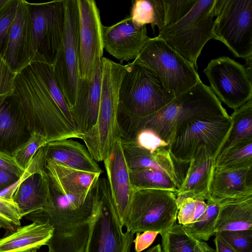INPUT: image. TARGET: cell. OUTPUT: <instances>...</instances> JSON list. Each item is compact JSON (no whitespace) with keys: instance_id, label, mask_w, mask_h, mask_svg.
I'll list each match as a JSON object with an SVG mask.
<instances>
[{"instance_id":"6da1fadb","label":"cell","mask_w":252,"mask_h":252,"mask_svg":"<svg viewBox=\"0 0 252 252\" xmlns=\"http://www.w3.org/2000/svg\"><path fill=\"white\" fill-rule=\"evenodd\" d=\"M13 94L31 133H41L48 143L69 138L81 139L82 134L69 122L53 99L32 59L16 71Z\"/></svg>"},{"instance_id":"7a4b0ae2","label":"cell","mask_w":252,"mask_h":252,"mask_svg":"<svg viewBox=\"0 0 252 252\" xmlns=\"http://www.w3.org/2000/svg\"><path fill=\"white\" fill-rule=\"evenodd\" d=\"M94 189L82 205L79 196L51 187V203L24 217L32 222H48L53 226L47 252H84L90 230Z\"/></svg>"},{"instance_id":"3957f363","label":"cell","mask_w":252,"mask_h":252,"mask_svg":"<svg viewBox=\"0 0 252 252\" xmlns=\"http://www.w3.org/2000/svg\"><path fill=\"white\" fill-rule=\"evenodd\" d=\"M215 116L229 115L210 87L201 80L151 116L124 117L121 130L122 136L129 139L142 129H150L169 144L175 130L183 123Z\"/></svg>"},{"instance_id":"277c9868","label":"cell","mask_w":252,"mask_h":252,"mask_svg":"<svg viewBox=\"0 0 252 252\" xmlns=\"http://www.w3.org/2000/svg\"><path fill=\"white\" fill-rule=\"evenodd\" d=\"M102 80L98 114L94 126L83 134L90 154L96 161H103L116 138L121 136L118 121L119 92L127 64L103 57Z\"/></svg>"},{"instance_id":"5b68a950","label":"cell","mask_w":252,"mask_h":252,"mask_svg":"<svg viewBox=\"0 0 252 252\" xmlns=\"http://www.w3.org/2000/svg\"><path fill=\"white\" fill-rule=\"evenodd\" d=\"M126 64L119 92L118 115L146 118L159 111L176 97L152 70L133 62Z\"/></svg>"},{"instance_id":"8992f818","label":"cell","mask_w":252,"mask_h":252,"mask_svg":"<svg viewBox=\"0 0 252 252\" xmlns=\"http://www.w3.org/2000/svg\"><path fill=\"white\" fill-rule=\"evenodd\" d=\"M107 179L99 178L94 190L90 230L83 252H131L134 233L124 232Z\"/></svg>"},{"instance_id":"52a82bcc","label":"cell","mask_w":252,"mask_h":252,"mask_svg":"<svg viewBox=\"0 0 252 252\" xmlns=\"http://www.w3.org/2000/svg\"><path fill=\"white\" fill-rule=\"evenodd\" d=\"M216 0H196L189 10L175 23L159 31L167 44L197 70V59L206 43L214 39Z\"/></svg>"},{"instance_id":"ba28073f","label":"cell","mask_w":252,"mask_h":252,"mask_svg":"<svg viewBox=\"0 0 252 252\" xmlns=\"http://www.w3.org/2000/svg\"><path fill=\"white\" fill-rule=\"evenodd\" d=\"M132 62L154 72L164 88L176 97L201 81L195 67L159 35L148 38Z\"/></svg>"},{"instance_id":"9c48e42d","label":"cell","mask_w":252,"mask_h":252,"mask_svg":"<svg viewBox=\"0 0 252 252\" xmlns=\"http://www.w3.org/2000/svg\"><path fill=\"white\" fill-rule=\"evenodd\" d=\"M229 116L196 119L183 123L175 130L168 144L169 151L180 163H188L198 152L205 149L215 159L230 131Z\"/></svg>"},{"instance_id":"30bf717a","label":"cell","mask_w":252,"mask_h":252,"mask_svg":"<svg viewBox=\"0 0 252 252\" xmlns=\"http://www.w3.org/2000/svg\"><path fill=\"white\" fill-rule=\"evenodd\" d=\"M27 3L29 23L23 62L25 63L37 53L53 65L64 32L65 12L63 0Z\"/></svg>"},{"instance_id":"8fae6325","label":"cell","mask_w":252,"mask_h":252,"mask_svg":"<svg viewBox=\"0 0 252 252\" xmlns=\"http://www.w3.org/2000/svg\"><path fill=\"white\" fill-rule=\"evenodd\" d=\"M178 212L176 192L158 189L136 190L124 226L134 234L153 231L160 234L176 221Z\"/></svg>"},{"instance_id":"7c38bea8","label":"cell","mask_w":252,"mask_h":252,"mask_svg":"<svg viewBox=\"0 0 252 252\" xmlns=\"http://www.w3.org/2000/svg\"><path fill=\"white\" fill-rule=\"evenodd\" d=\"M214 39L237 58L252 55V0H216Z\"/></svg>"},{"instance_id":"4fadbf2b","label":"cell","mask_w":252,"mask_h":252,"mask_svg":"<svg viewBox=\"0 0 252 252\" xmlns=\"http://www.w3.org/2000/svg\"><path fill=\"white\" fill-rule=\"evenodd\" d=\"M65 25L62 42L53 64L56 80L70 109L75 103L79 74V13L77 0H63Z\"/></svg>"},{"instance_id":"5bb4252c","label":"cell","mask_w":252,"mask_h":252,"mask_svg":"<svg viewBox=\"0 0 252 252\" xmlns=\"http://www.w3.org/2000/svg\"><path fill=\"white\" fill-rule=\"evenodd\" d=\"M220 101L234 110L252 99V78L244 65L227 56L211 60L203 70Z\"/></svg>"},{"instance_id":"9a60e30c","label":"cell","mask_w":252,"mask_h":252,"mask_svg":"<svg viewBox=\"0 0 252 252\" xmlns=\"http://www.w3.org/2000/svg\"><path fill=\"white\" fill-rule=\"evenodd\" d=\"M79 13V74L93 78L103 54L102 27L99 10L94 0H77Z\"/></svg>"},{"instance_id":"2e32d148","label":"cell","mask_w":252,"mask_h":252,"mask_svg":"<svg viewBox=\"0 0 252 252\" xmlns=\"http://www.w3.org/2000/svg\"><path fill=\"white\" fill-rule=\"evenodd\" d=\"M41 162L32 158L22 176L6 188L4 194L17 205L21 219L41 210L52 201L50 182Z\"/></svg>"},{"instance_id":"e0dca14e","label":"cell","mask_w":252,"mask_h":252,"mask_svg":"<svg viewBox=\"0 0 252 252\" xmlns=\"http://www.w3.org/2000/svg\"><path fill=\"white\" fill-rule=\"evenodd\" d=\"M103 162L113 204L124 226L135 190L123 153L121 136L117 138Z\"/></svg>"},{"instance_id":"ac0fdd59","label":"cell","mask_w":252,"mask_h":252,"mask_svg":"<svg viewBox=\"0 0 252 252\" xmlns=\"http://www.w3.org/2000/svg\"><path fill=\"white\" fill-rule=\"evenodd\" d=\"M149 38L146 26L137 29L129 16L112 26L102 27L104 49L121 64L136 59Z\"/></svg>"},{"instance_id":"d6986e66","label":"cell","mask_w":252,"mask_h":252,"mask_svg":"<svg viewBox=\"0 0 252 252\" xmlns=\"http://www.w3.org/2000/svg\"><path fill=\"white\" fill-rule=\"evenodd\" d=\"M102 80L101 62L91 80L79 78L75 103L70 109L75 125L82 134L95 124L99 111Z\"/></svg>"},{"instance_id":"ffe728a7","label":"cell","mask_w":252,"mask_h":252,"mask_svg":"<svg viewBox=\"0 0 252 252\" xmlns=\"http://www.w3.org/2000/svg\"><path fill=\"white\" fill-rule=\"evenodd\" d=\"M123 153L130 171L153 168L167 174L178 186L180 184V164L171 156L168 147L152 153L132 140L122 139Z\"/></svg>"},{"instance_id":"44dd1931","label":"cell","mask_w":252,"mask_h":252,"mask_svg":"<svg viewBox=\"0 0 252 252\" xmlns=\"http://www.w3.org/2000/svg\"><path fill=\"white\" fill-rule=\"evenodd\" d=\"M30 135L16 96H0V151L12 154Z\"/></svg>"},{"instance_id":"7402d4cb","label":"cell","mask_w":252,"mask_h":252,"mask_svg":"<svg viewBox=\"0 0 252 252\" xmlns=\"http://www.w3.org/2000/svg\"><path fill=\"white\" fill-rule=\"evenodd\" d=\"M250 196H252V167L225 170L214 166L209 186L208 200L220 202Z\"/></svg>"},{"instance_id":"603a6c76","label":"cell","mask_w":252,"mask_h":252,"mask_svg":"<svg viewBox=\"0 0 252 252\" xmlns=\"http://www.w3.org/2000/svg\"><path fill=\"white\" fill-rule=\"evenodd\" d=\"M215 158L204 150L199 151L189 164L184 180L176 192V203L179 209L186 198L208 200V189Z\"/></svg>"},{"instance_id":"cb8c5ba5","label":"cell","mask_w":252,"mask_h":252,"mask_svg":"<svg viewBox=\"0 0 252 252\" xmlns=\"http://www.w3.org/2000/svg\"><path fill=\"white\" fill-rule=\"evenodd\" d=\"M44 149L46 160L84 171L103 172L86 146L72 138L49 142Z\"/></svg>"},{"instance_id":"d4e9b609","label":"cell","mask_w":252,"mask_h":252,"mask_svg":"<svg viewBox=\"0 0 252 252\" xmlns=\"http://www.w3.org/2000/svg\"><path fill=\"white\" fill-rule=\"evenodd\" d=\"M53 231L48 222L33 221L21 226L0 238V252H36L47 245Z\"/></svg>"},{"instance_id":"484cf974","label":"cell","mask_w":252,"mask_h":252,"mask_svg":"<svg viewBox=\"0 0 252 252\" xmlns=\"http://www.w3.org/2000/svg\"><path fill=\"white\" fill-rule=\"evenodd\" d=\"M45 170L50 184L87 197L96 186L101 174L72 168L46 159Z\"/></svg>"},{"instance_id":"4316f807","label":"cell","mask_w":252,"mask_h":252,"mask_svg":"<svg viewBox=\"0 0 252 252\" xmlns=\"http://www.w3.org/2000/svg\"><path fill=\"white\" fill-rule=\"evenodd\" d=\"M215 232L252 229V196L220 202Z\"/></svg>"},{"instance_id":"83f0119b","label":"cell","mask_w":252,"mask_h":252,"mask_svg":"<svg viewBox=\"0 0 252 252\" xmlns=\"http://www.w3.org/2000/svg\"><path fill=\"white\" fill-rule=\"evenodd\" d=\"M29 23L28 3L24 0H18L16 15L3 54L11 68L15 72L22 65Z\"/></svg>"},{"instance_id":"f1b7e54d","label":"cell","mask_w":252,"mask_h":252,"mask_svg":"<svg viewBox=\"0 0 252 252\" xmlns=\"http://www.w3.org/2000/svg\"><path fill=\"white\" fill-rule=\"evenodd\" d=\"M131 3L129 16L137 29L150 24L154 32L156 26L159 31L164 28V10L162 0H134Z\"/></svg>"},{"instance_id":"f546056e","label":"cell","mask_w":252,"mask_h":252,"mask_svg":"<svg viewBox=\"0 0 252 252\" xmlns=\"http://www.w3.org/2000/svg\"><path fill=\"white\" fill-rule=\"evenodd\" d=\"M229 116L231 128L217 156L237 143L252 140V99L235 109Z\"/></svg>"},{"instance_id":"4dcf8cb0","label":"cell","mask_w":252,"mask_h":252,"mask_svg":"<svg viewBox=\"0 0 252 252\" xmlns=\"http://www.w3.org/2000/svg\"><path fill=\"white\" fill-rule=\"evenodd\" d=\"M220 170H235L252 167V140L237 143L220 152L215 159Z\"/></svg>"},{"instance_id":"1f68e13d","label":"cell","mask_w":252,"mask_h":252,"mask_svg":"<svg viewBox=\"0 0 252 252\" xmlns=\"http://www.w3.org/2000/svg\"><path fill=\"white\" fill-rule=\"evenodd\" d=\"M130 178L134 190L158 189L176 192L179 189L177 185L167 174L153 168L130 171Z\"/></svg>"},{"instance_id":"d6a6232c","label":"cell","mask_w":252,"mask_h":252,"mask_svg":"<svg viewBox=\"0 0 252 252\" xmlns=\"http://www.w3.org/2000/svg\"><path fill=\"white\" fill-rule=\"evenodd\" d=\"M204 214L196 221L183 225L186 231L199 241H207L215 235V226L220 208V202L207 200Z\"/></svg>"},{"instance_id":"836d02e7","label":"cell","mask_w":252,"mask_h":252,"mask_svg":"<svg viewBox=\"0 0 252 252\" xmlns=\"http://www.w3.org/2000/svg\"><path fill=\"white\" fill-rule=\"evenodd\" d=\"M31 59L36 64L53 99L69 122L77 128L69 107L56 80L53 65L48 63L42 56L37 53Z\"/></svg>"},{"instance_id":"e575fe53","label":"cell","mask_w":252,"mask_h":252,"mask_svg":"<svg viewBox=\"0 0 252 252\" xmlns=\"http://www.w3.org/2000/svg\"><path fill=\"white\" fill-rule=\"evenodd\" d=\"M163 252H194L197 240L188 234L176 221L160 234Z\"/></svg>"},{"instance_id":"d590c367","label":"cell","mask_w":252,"mask_h":252,"mask_svg":"<svg viewBox=\"0 0 252 252\" xmlns=\"http://www.w3.org/2000/svg\"><path fill=\"white\" fill-rule=\"evenodd\" d=\"M47 143L45 137L42 134L34 132L31 133L30 137L12 155L20 166L25 170L38 150Z\"/></svg>"},{"instance_id":"8d00e7d4","label":"cell","mask_w":252,"mask_h":252,"mask_svg":"<svg viewBox=\"0 0 252 252\" xmlns=\"http://www.w3.org/2000/svg\"><path fill=\"white\" fill-rule=\"evenodd\" d=\"M217 236L237 252H252V229L241 230H222Z\"/></svg>"},{"instance_id":"74e56055","label":"cell","mask_w":252,"mask_h":252,"mask_svg":"<svg viewBox=\"0 0 252 252\" xmlns=\"http://www.w3.org/2000/svg\"><path fill=\"white\" fill-rule=\"evenodd\" d=\"M162 1L164 10V28L175 23L187 14L194 4L196 0Z\"/></svg>"},{"instance_id":"f35d334b","label":"cell","mask_w":252,"mask_h":252,"mask_svg":"<svg viewBox=\"0 0 252 252\" xmlns=\"http://www.w3.org/2000/svg\"><path fill=\"white\" fill-rule=\"evenodd\" d=\"M21 219L14 201L0 197V228L6 232L14 230L21 226Z\"/></svg>"},{"instance_id":"ab89813d","label":"cell","mask_w":252,"mask_h":252,"mask_svg":"<svg viewBox=\"0 0 252 252\" xmlns=\"http://www.w3.org/2000/svg\"><path fill=\"white\" fill-rule=\"evenodd\" d=\"M17 4L18 0H8L0 7V48L5 45V49L9 32L16 15Z\"/></svg>"},{"instance_id":"60d3db41","label":"cell","mask_w":252,"mask_h":252,"mask_svg":"<svg viewBox=\"0 0 252 252\" xmlns=\"http://www.w3.org/2000/svg\"><path fill=\"white\" fill-rule=\"evenodd\" d=\"M141 147L153 153L156 150L168 147V144L158 136L153 130L144 128L139 130L130 138Z\"/></svg>"},{"instance_id":"b9f144b4","label":"cell","mask_w":252,"mask_h":252,"mask_svg":"<svg viewBox=\"0 0 252 252\" xmlns=\"http://www.w3.org/2000/svg\"><path fill=\"white\" fill-rule=\"evenodd\" d=\"M15 75L16 72L11 68L4 55L0 53V96L13 94Z\"/></svg>"},{"instance_id":"7bdbcfd3","label":"cell","mask_w":252,"mask_h":252,"mask_svg":"<svg viewBox=\"0 0 252 252\" xmlns=\"http://www.w3.org/2000/svg\"><path fill=\"white\" fill-rule=\"evenodd\" d=\"M195 208V199L188 197L185 199L179 207L177 216L179 224L189 223L192 219Z\"/></svg>"},{"instance_id":"ee69618b","label":"cell","mask_w":252,"mask_h":252,"mask_svg":"<svg viewBox=\"0 0 252 252\" xmlns=\"http://www.w3.org/2000/svg\"><path fill=\"white\" fill-rule=\"evenodd\" d=\"M0 168L10 172L19 178L25 171L12 154L1 151H0Z\"/></svg>"},{"instance_id":"f6af8a7d","label":"cell","mask_w":252,"mask_h":252,"mask_svg":"<svg viewBox=\"0 0 252 252\" xmlns=\"http://www.w3.org/2000/svg\"><path fill=\"white\" fill-rule=\"evenodd\" d=\"M158 232L146 231L140 233H136V236L133 240L134 249L136 252H141L148 248L155 241Z\"/></svg>"},{"instance_id":"bcb514c9","label":"cell","mask_w":252,"mask_h":252,"mask_svg":"<svg viewBox=\"0 0 252 252\" xmlns=\"http://www.w3.org/2000/svg\"><path fill=\"white\" fill-rule=\"evenodd\" d=\"M19 178L7 171L0 168V192L15 183Z\"/></svg>"},{"instance_id":"7dc6e473","label":"cell","mask_w":252,"mask_h":252,"mask_svg":"<svg viewBox=\"0 0 252 252\" xmlns=\"http://www.w3.org/2000/svg\"><path fill=\"white\" fill-rule=\"evenodd\" d=\"M195 199V210L192 219L190 223H192L197 220L204 214L207 207V204L205 202V200L202 199Z\"/></svg>"},{"instance_id":"c3c4849f","label":"cell","mask_w":252,"mask_h":252,"mask_svg":"<svg viewBox=\"0 0 252 252\" xmlns=\"http://www.w3.org/2000/svg\"><path fill=\"white\" fill-rule=\"evenodd\" d=\"M215 252H237L217 236L214 239Z\"/></svg>"},{"instance_id":"681fc988","label":"cell","mask_w":252,"mask_h":252,"mask_svg":"<svg viewBox=\"0 0 252 252\" xmlns=\"http://www.w3.org/2000/svg\"><path fill=\"white\" fill-rule=\"evenodd\" d=\"M194 252H215V251L207 243L203 241L197 240L194 247Z\"/></svg>"},{"instance_id":"f907efd6","label":"cell","mask_w":252,"mask_h":252,"mask_svg":"<svg viewBox=\"0 0 252 252\" xmlns=\"http://www.w3.org/2000/svg\"><path fill=\"white\" fill-rule=\"evenodd\" d=\"M244 67L250 77L252 78V55L245 59Z\"/></svg>"},{"instance_id":"816d5d0a","label":"cell","mask_w":252,"mask_h":252,"mask_svg":"<svg viewBox=\"0 0 252 252\" xmlns=\"http://www.w3.org/2000/svg\"><path fill=\"white\" fill-rule=\"evenodd\" d=\"M146 252H161V247L160 244H158L150 249Z\"/></svg>"},{"instance_id":"f5cc1de1","label":"cell","mask_w":252,"mask_h":252,"mask_svg":"<svg viewBox=\"0 0 252 252\" xmlns=\"http://www.w3.org/2000/svg\"><path fill=\"white\" fill-rule=\"evenodd\" d=\"M8 0H0V7L5 4Z\"/></svg>"}]
</instances>
